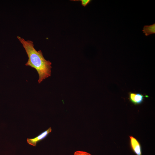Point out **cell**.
Instances as JSON below:
<instances>
[{"label":"cell","instance_id":"6da1fadb","mask_svg":"<svg viewBox=\"0 0 155 155\" xmlns=\"http://www.w3.org/2000/svg\"><path fill=\"white\" fill-rule=\"evenodd\" d=\"M17 38L22 44L28 58L25 65L36 69L39 75L38 83H41L51 75V62L45 59L41 50H36L32 41L26 40L18 36Z\"/></svg>","mask_w":155,"mask_h":155},{"label":"cell","instance_id":"7a4b0ae2","mask_svg":"<svg viewBox=\"0 0 155 155\" xmlns=\"http://www.w3.org/2000/svg\"><path fill=\"white\" fill-rule=\"evenodd\" d=\"M129 99L131 102L135 105H139L143 102L145 98L149 97L148 95H144L140 93L130 92Z\"/></svg>","mask_w":155,"mask_h":155},{"label":"cell","instance_id":"3957f363","mask_svg":"<svg viewBox=\"0 0 155 155\" xmlns=\"http://www.w3.org/2000/svg\"><path fill=\"white\" fill-rule=\"evenodd\" d=\"M52 131L51 127L33 138H27V143L30 145L36 146V144L46 138Z\"/></svg>","mask_w":155,"mask_h":155},{"label":"cell","instance_id":"277c9868","mask_svg":"<svg viewBox=\"0 0 155 155\" xmlns=\"http://www.w3.org/2000/svg\"><path fill=\"white\" fill-rule=\"evenodd\" d=\"M130 143L132 151L136 155H142V148L139 141L132 136H129Z\"/></svg>","mask_w":155,"mask_h":155},{"label":"cell","instance_id":"5b68a950","mask_svg":"<svg viewBox=\"0 0 155 155\" xmlns=\"http://www.w3.org/2000/svg\"><path fill=\"white\" fill-rule=\"evenodd\" d=\"M145 35L148 36L149 35L155 34V24L150 25H145L142 30Z\"/></svg>","mask_w":155,"mask_h":155},{"label":"cell","instance_id":"8992f818","mask_svg":"<svg viewBox=\"0 0 155 155\" xmlns=\"http://www.w3.org/2000/svg\"><path fill=\"white\" fill-rule=\"evenodd\" d=\"M74 155H92L90 153L83 151H77L75 152Z\"/></svg>","mask_w":155,"mask_h":155},{"label":"cell","instance_id":"52a82bcc","mask_svg":"<svg viewBox=\"0 0 155 155\" xmlns=\"http://www.w3.org/2000/svg\"><path fill=\"white\" fill-rule=\"evenodd\" d=\"M82 5V6L85 7L91 1V0H81Z\"/></svg>","mask_w":155,"mask_h":155}]
</instances>
